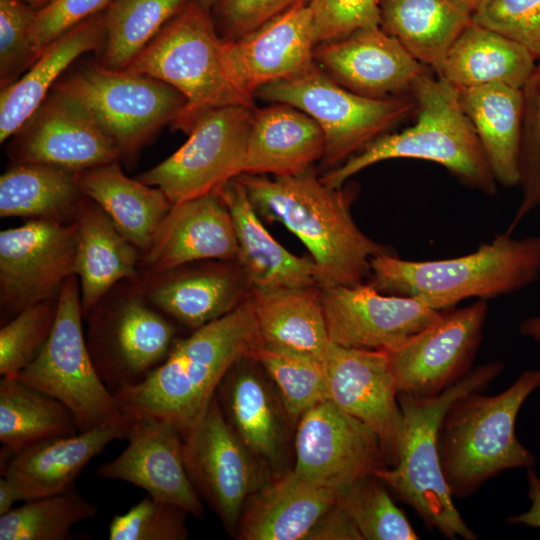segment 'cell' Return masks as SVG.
<instances>
[{
	"instance_id": "8992f818",
	"label": "cell",
	"mask_w": 540,
	"mask_h": 540,
	"mask_svg": "<svg viewBox=\"0 0 540 540\" xmlns=\"http://www.w3.org/2000/svg\"><path fill=\"white\" fill-rule=\"evenodd\" d=\"M503 369L501 362L483 364L435 396L399 393L403 434L398 460L375 475L427 526L448 539L476 540L478 536L460 515L445 480L438 443L440 424L455 400L472 391H483Z\"/></svg>"
},
{
	"instance_id": "f907efd6",
	"label": "cell",
	"mask_w": 540,
	"mask_h": 540,
	"mask_svg": "<svg viewBox=\"0 0 540 540\" xmlns=\"http://www.w3.org/2000/svg\"><path fill=\"white\" fill-rule=\"evenodd\" d=\"M113 0H53L36 10L30 30L32 50L36 56L57 38L102 12Z\"/></svg>"
},
{
	"instance_id": "9f6ffc18",
	"label": "cell",
	"mask_w": 540,
	"mask_h": 540,
	"mask_svg": "<svg viewBox=\"0 0 540 540\" xmlns=\"http://www.w3.org/2000/svg\"><path fill=\"white\" fill-rule=\"evenodd\" d=\"M471 16L486 0H449Z\"/></svg>"
},
{
	"instance_id": "5bb4252c",
	"label": "cell",
	"mask_w": 540,
	"mask_h": 540,
	"mask_svg": "<svg viewBox=\"0 0 540 540\" xmlns=\"http://www.w3.org/2000/svg\"><path fill=\"white\" fill-rule=\"evenodd\" d=\"M76 221L35 219L0 233V301L16 315L53 299L64 281L75 275Z\"/></svg>"
},
{
	"instance_id": "680465c9",
	"label": "cell",
	"mask_w": 540,
	"mask_h": 540,
	"mask_svg": "<svg viewBox=\"0 0 540 540\" xmlns=\"http://www.w3.org/2000/svg\"><path fill=\"white\" fill-rule=\"evenodd\" d=\"M194 1H196L198 4H200L201 6L209 10L212 9V7L214 6L216 2V0H194Z\"/></svg>"
},
{
	"instance_id": "7c38bea8",
	"label": "cell",
	"mask_w": 540,
	"mask_h": 540,
	"mask_svg": "<svg viewBox=\"0 0 540 540\" xmlns=\"http://www.w3.org/2000/svg\"><path fill=\"white\" fill-rule=\"evenodd\" d=\"M487 313L486 300L444 310L432 324L388 351L399 393L435 396L470 372Z\"/></svg>"
},
{
	"instance_id": "ee69618b",
	"label": "cell",
	"mask_w": 540,
	"mask_h": 540,
	"mask_svg": "<svg viewBox=\"0 0 540 540\" xmlns=\"http://www.w3.org/2000/svg\"><path fill=\"white\" fill-rule=\"evenodd\" d=\"M523 121L519 156L521 201L507 231L540 206V60L522 88Z\"/></svg>"
},
{
	"instance_id": "8fae6325",
	"label": "cell",
	"mask_w": 540,
	"mask_h": 540,
	"mask_svg": "<svg viewBox=\"0 0 540 540\" xmlns=\"http://www.w3.org/2000/svg\"><path fill=\"white\" fill-rule=\"evenodd\" d=\"M254 110L226 106L209 111L176 152L137 179L160 188L173 204L218 191L244 173Z\"/></svg>"
},
{
	"instance_id": "ab89813d",
	"label": "cell",
	"mask_w": 540,
	"mask_h": 540,
	"mask_svg": "<svg viewBox=\"0 0 540 540\" xmlns=\"http://www.w3.org/2000/svg\"><path fill=\"white\" fill-rule=\"evenodd\" d=\"M98 507L75 487L27 500L0 515V540H66L79 522L95 517Z\"/></svg>"
},
{
	"instance_id": "f6af8a7d",
	"label": "cell",
	"mask_w": 540,
	"mask_h": 540,
	"mask_svg": "<svg viewBox=\"0 0 540 540\" xmlns=\"http://www.w3.org/2000/svg\"><path fill=\"white\" fill-rule=\"evenodd\" d=\"M188 514L147 495L124 514L113 517L108 536L110 540H184L188 538Z\"/></svg>"
},
{
	"instance_id": "d4e9b609",
	"label": "cell",
	"mask_w": 540,
	"mask_h": 540,
	"mask_svg": "<svg viewBox=\"0 0 540 540\" xmlns=\"http://www.w3.org/2000/svg\"><path fill=\"white\" fill-rule=\"evenodd\" d=\"M217 192L232 216L238 246L236 258L251 288L320 287V273L313 259L296 256L275 240L236 178Z\"/></svg>"
},
{
	"instance_id": "bcb514c9",
	"label": "cell",
	"mask_w": 540,
	"mask_h": 540,
	"mask_svg": "<svg viewBox=\"0 0 540 540\" xmlns=\"http://www.w3.org/2000/svg\"><path fill=\"white\" fill-rule=\"evenodd\" d=\"M35 14L25 0H0L1 88L16 81L37 59L30 40Z\"/></svg>"
},
{
	"instance_id": "7bdbcfd3",
	"label": "cell",
	"mask_w": 540,
	"mask_h": 540,
	"mask_svg": "<svg viewBox=\"0 0 540 540\" xmlns=\"http://www.w3.org/2000/svg\"><path fill=\"white\" fill-rule=\"evenodd\" d=\"M57 300L31 305L5 323L0 330V375L15 378L39 354L53 329Z\"/></svg>"
},
{
	"instance_id": "ac0fdd59",
	"label": "cell",
	"mask_w": 540,
	"mask_h": 540,
	"mask_svg": "<svg viewBox=\"0 0 540 540\" xmlns=\"http://www.w3.org/2000/svg\"><path fill=\"white\" fill-rule=\"evenodd\" d=\"M88 348L96 370L114 394L143 381L170 353L175 328L138 299L96 317Z\"/></svg>"
},
{
	"instance_id": "2e32d148",
	"label": "cell",
	"mask_w": 540,
	"mask_h": 540,
	"mask_svg": "<svg viewBox=\"0 0 540 540\" xmlns=\"http://www.w3.org/2000/svg\"><path fill=\"white\" fill-rule=\"evenodd\" d=\"M330 341L391 351L432 324L442 311L422 300L386 294L372 284L320 287Z\"/></svg>"
},
{
	"instance_id": "74e56055",
	"label": "cell",
	"mask_w": 540,
	"mask_h": 540,
	"mask_svg": "<svg viewBox=\"0 0 540 540\" xmlns=\"http://www.w3.org/2000/svg\"><path fill=\"white\" fill-rule=\"evenodd\" d=\"M239 279L227 271L181 275L155 285L149 301L164 313L197 329L240 304Z\"/></svg>"
},
{
	"instance_id": "db71d44e",
	"label": "cell",
	"mask_w": 540,
	"mask_h": 540,
	"mask_svg": "<svg viewBox=\"0 0 540 540\" xmlns=\"http://www.w3.org/2000/svg\"><path fill=\"white\" fill-rule=\"evenodd\" d=\"M21 496L15 483L7 476L0 479V515L10 511Z\"/></svg>"
},
{
	"instance_id": "ffe728a7",
	"label": "cell",
	"mask_w": 540,
	"mask_h": 540,
	"mask_svg": "<svg viewBox=\"0 0 540 540\" xmlns=\"http://www.w3.org/2000/svg\"><path fill=\"white\" fill-rule=\"evenodd\" d=\"M16 135L13 155L17 163H43L79 172L121 156L88 112L55 90Z\"/></svg>"
},
{
	"instance_id": "1f68e13d",
	"label": "cell",
	"mask_w": 540,
	"mask_h": 540,
	"mask_svg": "<svg viewBox=\"0 0 540 540\" xmlns=\"http://www.w3.org/2000/svg\"><path fill=\"white\" fill-rule=\"evenodd\" d=\"M75 219V275L80 283L82 311L88 314L115 283L136 276L137 247L95 202L81 200Z\"/></svg>"
},
{
	"instance_id": "9a60e30c",
	"label": "cell",
	"mask_w": 540,
	"mask_h": 540,
	"mask_svg": "<svg viewBox=\"0 0 540 540\" xmlns=\"http://www.w3.org/2000/svg\"><path fill=\"white\" fill-rule=\"evenodd\" d=\"M296 426L293 471L307 480L342 489L389 467L377 435L329 400L309 409Z\"/></svg>"
},
{
	"instance_id": "d6986e66",
	"label": "cell",
	"mask_w": 540,
	"mask_h": 540,
	"mask_svg": "<svg viewBox=\"0 0 540 540\" xmlns=\"http://www.w3.org/2000/svg\"><path fill=\"white\" fill-rule=\"evenodd\" d=\"M125 439L123 452L99 466L96 474L128 482L155 499L202 517L203 505L187 472L177 427L161 419L133 418Z\"/></svg>"
},
{
	"instance_id": "8d00e7d4",
	"label": "cell",
	"mask_w": 540,
	"mask_h": 540,
	"mask_svg": "<svg viewBox=\"0 0 540 540\" xmlns=\"http://www.w3.org/2000/svg\"><path fill=\"white\" fill-rule=\"evenodd\" d=\"M77 173L43 163H17L0 177V216L60 221L83 195Z\"/></svg>"
},
{
	"instance_id": "30bf717a",
	"label": "cell",
	"mask_w": 540,
	"mask_h": 540,
	"mask_svg": "<svg viewBox=\"0 0 540 540\" xmlns=\"http://www.w3.org/2000/svg\"><path fill=\"white\" fill-rule=\"evenodd\" d=\"M53 90L80 104L115 143L132 155L178 117L186 100L174 87L130 70L85 64Z\"/></svg>"
},
{
	"instance_id": "7dc6e473",
	"label": "cell",
	"mask_w": 540,
	"mask_h": 540,
	"mask_svg": "<svg viewBox=\"0 0 540 540\" xmlns=\"http://www.w3.org/2000/svg\"><path fill=\"white\" fill-rule=\"evenodd\" d=\"M472 21L515 40L540 60V0H486Z\"/></svg>"
},
{
	"instance_id": "11a10c76",
	"label": "cell",
	"mask_w": 540,
	"mask_h": 540,
	"mask_svg": "<svg viewBox=\"0 0 540 540\" xmlns=\"http://www.w3.org/2000/svg\"><path fill=\"white\" fill-rule=\"evenodd\" d=\"M520 333L535 341H540V315L528 317L519 325Z\"/></svg>"
},
{
	"instance_id": "cb8c5ba5",
	"label": "cell",
	"mask_w": 540,
	"mask_h": 540,
	"mask_svg": "<svg viewBox=\"0 0 540 540\" xmlns=\"http://www.w3.org/2000/svg\"><path fill=\"white\" fill-rule=\"evenodd\" d=\"M131 423L51 438L16 453L2 449L1 474L15 483L24 501L66 491L109 443L125 438Z\"/></svg>"
},
{
	"instance_id": "60d3db41",
	"label": "cell",
	"mask_w": 540,
	"mask_h": 540,
	"mask_svg": "<svg viewBox=\"0 0 540 540\" xmlns=\"http://www.w3.org/2000/svg\"><path fill=\"white\" fill-rule=\"evenodd\" d=\"M275 384L291 423L328 400L324 360L286 349L259 344L250 356Z\"/></svg>"
},
{
	"instance_id": "b9f144b4",
	"label": "cell",
	"mask_w": 540,
	"mask_h": 540,
	"mask_svg": "<svg viewBox=\"0 0 540 540\" xmlns=\"http://www.w3.org/2000/svg\"><path fill=\"white\" fill-rule=\"evenodd\" d=\"M338 502L363 540H416L418 534L394 503L385 483L375 474L341 489Z\"/></svg>"
},
{
	"instance_id": "83f0119b",
	"label": "cell",
	"mask_w": 540,
	"mask_h": 540,
	"mask_svg": "<svg viewBox=\"0 0 540 540\" xmlns=\"http://www.w3.org/2000/svg\"><path fill=\"white\" fill-rule=\"evenodd\" d=\"M104 42L102 11L53 41L22 77L1 88L0 142L17 134L78 57L90 51L101 52Z\"/></svg>"
},
{
	"instance_id": "f1b7e54d",
	"label": "cell",
	"mask_w": 540,
	"mask_h": 540,
	"mask_svg": "<svg viewBox=\"0 0 540 540\" xmlns=\"http://www.w3.org/2000/svg\"><path fill=\"white\" fill-rule=\"evenodd\" d=\"M217 401L239 438L259 461L278 466L283 457L288 418L281 400L257 372L236 364L221 381Z\"/></svg>"
},
{
	"instance_id": "e0dca14e",
	"label": "cell",
	"mask_w": 540,
	"mask_h": 540,
	"mask_svg": "<svg viewBox=\"0 0 540 540\" xmlns=\"http://www.w3.org/2000/svg\"><path fill=\"white\" fill-rule=\"evenodd\" d=\"M324 364L328 400L368 426L377 435L388 466H394L403 418L388 353L331 342Z\"/></svg>"
},
{
	"instance_id": "836d02e7",
	"label": "cell",
	"mask_w": 540,
	"mask_h": 540,
	"mask_svg": "<svg viewBox=\"0 0 540 540\" xmlns=\"http://www.w3.org/2000/svg\"><path fill=\"white\" fill-rule=\"evenodd\" d=\"M458 93L461 108L475 129L497 183L519 185L522 89L489 84L458 88Z\"/></svg>"
},
{
	"instance_id": "4316f807",
	"label": "cell",
	"mask_w": 540,
	"mask_h": 540,
	"mask_svg": "<svg viewBox=\"0 0 540 540\" xmlns=\"http://www.w3.org/2000/svg\"><path fill=\"white\" fill-rule=\"evenodd\" d=\"M324 150L323 130L303 111L282 103L255 109L243 174L297 175L321 160Z\"/></svg>"
},
{
	"instance_id": "603a6c76",
	"label": "cell",
	"mask_w": 540,
	"mask_h": 540,
	"mask_svg": "<svg viewBox=\"0 0 540 540\" xmlns=\"http://www.w3.org/2000/svg\"><path fill=\"white\" fill-rule=\"evenodd\" d=\"M232 216L219 193L173 204L146 249V263L156 272L204 259L237 256Z\"/></svg>"
},
{
	"instance_id": "7a4b0ae2",
	"label": "cell",
	"mask_w": 540,
	"mask_h": 540,
	"mask_svg": "<svg viewBox=\"0 0 540 540\" xmlns=\"http://www.w3.org/2000/svg\"><path fill=\"white\" fill-rule=\"evenodd\" d=\"M236 179L257 212L282 223L306 246L319 269L320 287L363 283L371 260L388 252L357 226L350 195L325 184L312 167L292 176L241 174Z\"/></svg>"
},
{
	"instance_id": "681fc988",
	"label": "cell",
	"mask_w": 540,
	"mask_h": 540,
	"mask_svg": "<svg viewBox=\"0 0 540 540\" xmlns=\"http://www.w3.org/2000/svg\"><path fill=\"white\" fill-rule=\"evenodd\" d=\"M309 0H216L211 15L219 36L235 40L300 2Z\"/></svg>"
},
{
	"instance_id": "4dcf8cb0",
	"label": "cell",
	"mask_w": 540,
	"mask_h": 540,
	"mask_svg": "<svg viewBox=\"0 0 540 540\" xmlns=\"http://www.w3.org/2000/svg\"><path fill=\"white\" fill-rule=\"evenodd\" d=\"M536 63L520 43L471 21L449 48L437 76L457 88L504 84L522 89Z\"/></svg>"
},
{
	"instance_id": "f35d334b",
	"label": "cell",
	"mask_w": 540,
	"mask_h": 540,
	"mask_svg": "<svg viewBox=\"0 0 540 540\" xmlns=\"http://www.w3.org/2000/svg\"><path fill=\"white\" fill-rule=\"evenodd\" d=\"M190 0H113L104 10L105 42L99 63L125 70Z\"/></svg>"
},
{
	"instance_id": "4fadbf2b",
	"label": "cell",
	"mask_w": 540,
	"mask_h": 540,
	"mask_svg": "<svg viewBox=\"0 0 540 540\" xmlns=\"http://www.w3.org/2000/svg\"><path fill=\"white\" fill-rule=\"evenodd\" d=\"M183 440V456L198 494L235 534L248 498L263 485L259 461L226 419L216 396Z\"/></svg>"
},
{
	"instance_id": "5b68a950",
	"label": "cell",
	"mask_w": 540,
	"mask_h": 540,
	"mask_svg": "<svg viewBox=\"0 0 540 540\" xmlns=\"http://www.w3.org/2000/svg\"><path fill=\"white\" fill-rule=\"evenodd\" d=\"M540 387V369L523 371L504 391L493 396L466 393L446 411L438 443L442 471L456 498L473 494L499 473L533 468L536 457L516 436L518 413Z\"/></svg>"
},
{
	"instance_id": "277c9868",
	"label": "cell",
	"mask_w": 540,
	"mask_h": 540,
	"mask_svg": "<svg viewBox=\"0 0 540 540\" xmlns=\"http://www.w3.org/2000/svg\"><path fill=\"white\" fill-rule=\"evenodd\" d=\"M411 96L416 105L413 125L384 133L321 177L342 188L353 175L389 159H419L439 164L471 188L496 192L497 181L473 125L463 112L458 88L439 76L423 73Z\"/></svg>"
},
{
	"instance_id": "f546056e",
	"label": "cell",
	"mask_w": 540,
	"mask_h": 540,
	"mask_svg": "<svg viewBox=\"0 0 540 540\" xmlns=\"http://www.w3.org/2000/svg\"><path fill=\"white\" fill-rule=\"evenodd\" d=\"M77 183L123 236L144 250L173 205L160 188L126 176L117 160L79 171Z\"/></svg>"
},
{
	"instance_id": "d6a6232c",
	"label": "cell",
	"mask_w": 540,
	"mask_h": 540,
	"mask_svg": "<svg viewBox=\"0 0 540 540\" xmlns=\"http://www.w3.org/2000/svg\"><path fill=\"white\" fill-rule=\"evenodd\" d=\"M261 344L324 360L331 344L320 287L251 288Z\"/></svg>"
},
{
	"instance_id": "484cf974",
	"label": "cell",
	"mask_w": 540,
	"mask_h": 540,
	"mask_svg": "<svg viewBox=\"0 0 540 540\" xmlns=\"http://www.w3.org/2000/svg\"><path fill=\"white\" fill-rule=\"evenodd\" d=\"M340 491L292 470L248 498L235 534L241 540H306Z\"/></svg>"
},
{
	"instance_id": "9c48e42d",
	"label": "cell",
	"mask_w": 540,
	"mask_h": 540,
	"mask_svg": "<svg viewBox=\"0 0 540 540\" xmlns=\"http://www.w3.org/2000/svg\"><path fill=\"white\" fill-rule=\"evenodd\" d=\"M255 96L293 106L312 117L325 136L321 163H343L415 109L411 94L371 98L337 83L316 62L306 72L260 88Z\"/></svg>"
},
{
	"instance_id": "7402d4cb",
	"label": "cell",
	"mask_w": 540,
	"mask_h": 540,
	"mask_svg": "<svg viewBox=\"0 0 540 540\" xmlns=\"http://www.w3.org/2000/svg\"><path fill=\"white\" fill-rule=\"evenodd\" d=\"M224 41L233 77L253 97L260 88L295 78L316 62L317 44L307 2L294 5L240 38Z\"/></svg>"
},
{
	"instance_id": "6f0895ef",
	"label": "cell",
	"mask_w": 540,
	"mask_h": 540,
	"mask_svg": "<svg viewBox=\"0 0 540 540\" xmlns=\"http://www.w3.org/2000/svg\"><path fill=\"white\" fill-rule=\"evenodd\" d=\"M35 10H40L50 4L53 0H25Z\"/></svg>"
},
{
	"instance_id": "d590c367",
	"label": "cell",
	"mask_w": 540,
	"mask_h": 540,
	"mask_svg": "<svg viewBox=\"0 0 540 540\" xmlns=\"http://www.w3.org/2000/svg\"><path fill=\"white\" fill-rule=\"evenodd\" d=\"M79 432L70 409L56 398L15 377L0 380V441L19 452L33 444Z\"/></svg>"
},
{
	"instance_id": "e575fe53",
	"label": "cell",
	"mask_w": 540,
	"mask_h": 540,
	"mask_svg": "<svg viewBox=\"0 0 540 540\" xmlns=\"http://www.w3.org/2000/svg\"><path fill=\"white\" fill-rule=\"evenodd\" d=\"M380 26L437 75L472 16L449 0H380Z\"/></svg>"
},
{
	"instance_id": "6da1fadb",
	"label": "cell",
	"mask_w": 540,
	"mask_h": 540,
	"mask_svg": "<svg viewBox=\"0 0 540 540\" xmlns=\"http://www.w3.org/2000/svg\"><path fill=\"white\" fill-rule=\"evenodd\" d=\"M261 343L249 300L176 340L166 359L140 383L114 393L131 418L168 421L182 438L205 415L230 369Z\"/></svg>"
},
{
	"instance_id": "816d5d0a",
	"label": "cell",
	"mask_w": 540,
	"mask_h": 540,
	"mask_svg": "<svg viewBox=\"0 0 540 540\" xmlns=\"http://www.w3.org/2000/svg\"><path fill=\"white\" fill-rule=\"evenodd\" d=\"M306 540H363L346 510L336 503L316 523Z\"/></svg>"
},
{
	"instance_id": "44dd1931",
	"label": "cell",
	"mask_w": 540,
	"mask_h": 540,
	"mask_svg": "<svg viewBox=\"0 0 540 540\" xmlns=\"http://www.w3.org/2000/svg\"><path fill=\"white\" fill-rule=\"evenodd\" d=\"M314 59L343 87L371 98L410 94L426 66L381 26L357 29L318 44Z\"/></svg>"
},
{
	"instance_id": "c3c4849f",
	"label": "cell",
	"mask_w": 540,
	"mask_h": 540,
	"mask_svg": "<svg viewBox=\"0 0 540 540\" xmlns=\"http://www.w3.org/2000/svg\"><path fill=\"white\" fill-rule=\"evenodd\" d=\"M307 4L317 45L360 28L380 26V0H309Z\"/></svg>"
},
{
	"instance_id": "52a82bcc",
	"label": "cell",
	"mask_w": 540,
	"mask_h": 540,
	"mask_svg": "<svg viewBox=\"0 0 540 540\" xmlns=\"http://www.w3.org/2000/svg\"><path fill=\"white\" fill-rule=\"evenodd\" d=\"M211 15L194 0L174 16L128 66L169 84L186 103L170 125L189 134L211 110L226 106L256 109L254 97L236 82Z\"/></svg>"
},
{
	"instance_id": "3957f363",
	"label": "cell",
	"mask_w": 540,
	"mask_h": 540,
	"mask_svg": "<svg viewBox=\"0 0 540 540\" xmlns=\"http://www.w3.org/2000/svg\"><path fill=\"white\" fill-rule=\"evenodd\" d=\"M370 274L380 292L415 297L444 311L532 284L540 276V236L519 239L506 230L474 252L448 259L413 261L385 252L371 260Z\"/></svg>"
},
{
	"instance_id": "f5cc1de1",
	"label": "cell",
	"mask_w": 540,
	"mask_h": 540,
	"mask_svg": "<svg viewBox=\"0 0 540 540\" xmlns=\"http://www.w3.org/2000/svg\"><path fill=\"white\" fill-rule=\"evenodd\" d=\"M527 480L531 506L526 512L509 517L507 523L540 528V479L532 468L527 469Z\"/></svg>"
},
{
	"instance_id": "ba28073f",
	"label": "cell",
	"mask_w": 540,
	"mask_h": 540,
	"mask_svg": "<svg viewBox=\"0 0 540 540\" xmlns=\"http://www.w3.org/2000/svg\"><path fill=\"white\" fill-rule=\"evenodd\" d=\"M78 277H68L58 293L51 334L36 358L17 376L65 404L79 431L123 425L125 414L100 378L82 329Z\"/></svg>"
}]
</instances>
